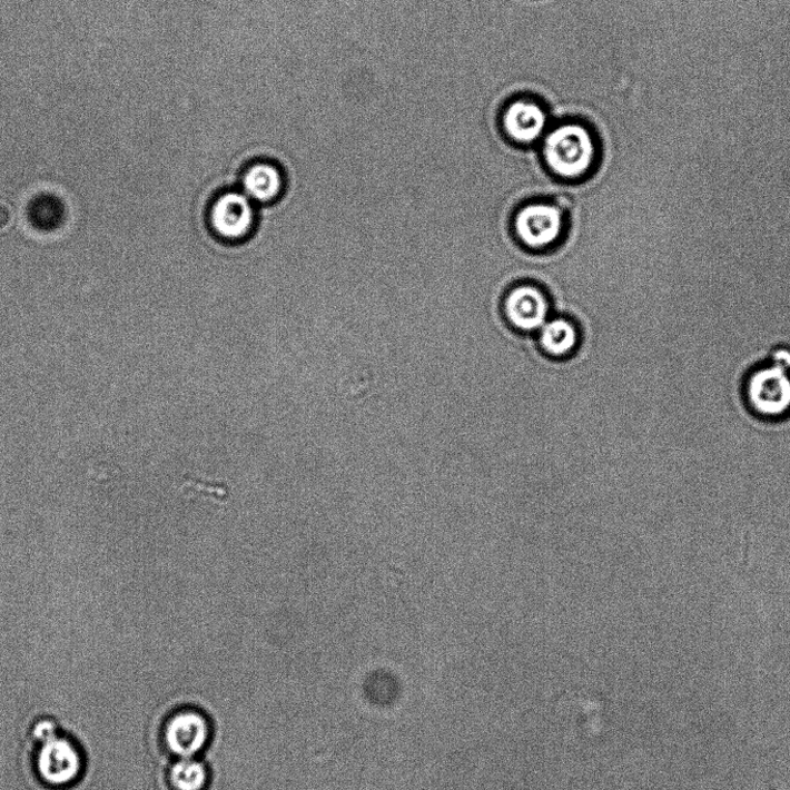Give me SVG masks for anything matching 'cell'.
Here are the masks:
<instances>
[{"instance_id": "cell-1", "label": "cell", "mask_w": 790, "mask_h": 790, "mask_svg": "<svg viewBox=\"0 0 790 790\" xmlns=\"http://www.w3.org/2000/svg\"><path fill=\"white\" fill-rule=\"evenodd\" d=\"M743 399L750 411L764 419L790 415V350L779 348L760 361L743 381Z\"/></svg>"}, {"instance_id": "cell-2", "label": "cell", "mask_w": 790, "mask_h": 790, "mask_svg": "<svg viewBox=\"0 0 790 790\" xmlns=\"http://www.w3.org/2000/svg\"><path fill=\"white\" fill-rule=\"evenodd\" d=\"M543 154L555 176L579 179L594 165L596 148L594 138L584 127L563 125L547 135Z\"/></svg>"}, {"instance_id": "cell-3", "label": "cell", "mask_w": 790, "mask_h": 790, "mask_svg": "<svg viewBox=\"0 0 790 790\" xmlns=\"http://www.w3.org/2000/svg\"><path fill=\"white\" fill-rule=\"evenodd\" d=\"M36 772L42 783L66 788L76 783L85 770L81 749L69 737H59L40 745L34 756Z\"/></svg>"}, {"instance_id": "cell-4", "label": "cell", "mask_w": 790, "mask_h": 790, "mask_svg": "<svg viewBox=\"0 0 790 790\" xmlns=\"http://www.w3.org/2000/svg\"><path fill=\"white\" fill-rule=\"evenodd\" d=\"M563 214L556 206L531 204L522 207L514 218V230L520 241L534 250L546 249L561 237Z\"/></svg>"}, {"instance_id": "cell-5", "label": "cell", "mask_w": 790, "mask_h": 790, "mask_svg": "<svg viewBox=\"0 0 790 790\" xmlns=\"http://www.w3.org/2000/svg\"><path fill=\"white\" fill-rule=\"evenodd\" d=\"M213 231L223 240L239 241L256 225V208L241 191H229L215 200L209 215Z\"/></svg>"}, {"instance_id": "cell-6", "label": "cell", "mask_w": 790, "mask_h": 790, "mask_svg": "<svg viewBox=\"0 0 790 790\" xmlns=\"http://www.w3.org/2000/svg\"><path fill=\"white\" fill-rule=\"evenodd\" d=\"M503 312L515 328L534 332L549 322L550 303L543 290L525 285L507 293L503 300Z\"/></svg>"}, {"instance_id": "cell-7", "label": "cell", "mask_w": 790, "mask_h": 790, "mask_svg": "<svg viewBox=\"0 0 790 790\" xmlns=\"http://www.w3.org/2000/svg\"><path fill=\"white\" fill-rule=\"evenodd\" d=\"M209 727L206 719L192 711L174 715L165 725L164 740L167 749L180 758H192L207 744Z\"/></svg>"}, {"instance_id": "cell-8", "label": "cell", "mask_w": 790, "mask_h": 790, "mask_svg": "<svg viewBox=\"0 0 790 790\" xmlns=\"http://www.w3.org/2000/svg\"><path fill=\"white\" fill-rule=\"evenodd\" d=\"M547 125L545 111L535 103L517 101L504 112L503 126L507 135L520 144L539 139Z\"/></svg>"}, {"instance_id": "cell-9", "label": "cell", "mask_w": 790, "mask_h": 790, "mask_svg": "<svg viewBox=\"0 0 790 790\" xmlns=\"http://www.w3.org/2000/svg\"><path fill=\"white\" fill-rule=\"evenodd\" d=\"M284 190V178L270 164H257L247 169L243 178V192L254 204H269Z\"/></svg>"}, {"instance_id": "cell-10", "label": "cell", "mask_w": 790, "mask_h": 790, "mask_svg": "<svg viewBox=\"0 0 790 790\" xmlns=\"http://www.w3.org/2000/svg\"><path fill=\"white\" fill-rule=\"evenodd\" d=\"M540 330L541 347L550 356H569L577 347V329L575 325L567 319H551Z\"/></svg>"}, {"instance_id": "cell-11", "label": "cell", "mask_w": 790, "mask_h": 790, "mask_svg": "<svg viewBox=\"0 0 790 790\" xmlns=\"http://www.w3.org/2000/svg\"><path fill=\"white\" fill-rule=\"evenodd\" d=\"M169 782L176 790H204L208 781L206 768L192 758H180L169 771Z\"/></svg>"}, {"instance_id": "cell-12", "label": "cell", "mask_w": 790, "mask_h": 790, "mask_svg": "<svg viewBox=\"0 0 790 790\" xmlns=\"http://www.w3.org/2000/svg\"><path fill=\"white\" fill-rule=\"evenodd\" d=\"M65 206L52 195L36 197L30 207V218L40 230H53L62 224Z\"/></svg>"}, {"instance_id": "cell-13", "label": "cell", "mask_w": 790, "mask_h": 790, "mask_svg": "<svg viewBox=\"0 0 790 790\" xmlns=\"http://www.w3.org/2000/svg\"><path fill=\"white\" fill-rule=\"evenodd\" d=\"M60 731L61 729L58 721L50 717L41 718L33 723L31 737L37 744L42 745L59 738L61 735Z\"/></svg>"}]
</instances>
